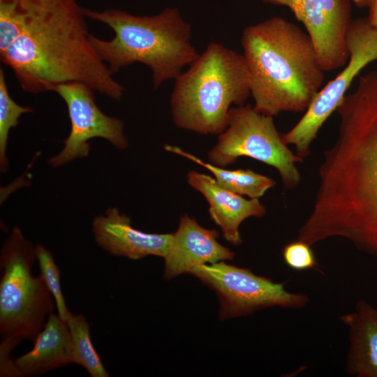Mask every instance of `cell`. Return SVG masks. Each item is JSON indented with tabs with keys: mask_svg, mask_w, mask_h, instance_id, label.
<instances>
[{
	"mask_svg": "<svg viewBox=\"0 0 377 377\" xmlns=\"http://www.w3.org/2000/svg\"><path fill=\"white\" fill-rule=\"evenodd\" d=\"M85 18L76 0H0L1 61L24 91L77 82L120 100L125 88L96 52Z\"/></svg>",
	"mask_w": 377,
	"mask_h": 377,
	"instance_id": "6da1fadb",
	"label": "cell"
},
{
	"mask_svg": "<svg viewBox=\"0 0 377 377\" xmlns=\"http://www.w3.org/2000/svg\"><path fill=\"white\" fill-rule=\"evenodd\" d=\"M336 111L338 136L324 151L309 219L323 239L345 238L377 258V71L361 76Z\"/></svg>",
	"mask_w": 377,
	"mask_h": 377,
	"instance_id": "7a4b0ae2",
	"label": "cell"
},
{
	"mask_svg": "<svg viewBox=\"0 0 377 377\" xmlns=\"http://www.w3.org/2000/svg\"><path fill=\"white\" fill-rule=\"evenodd\" d=\"M241 44L254 109L270 117L306 111L325 80L309 34L283 17H272L246 27Z\"/></svg>",
	"mask_w": 377,
	"mask_h": 377,
	"instance_id": "3957f363",
	"label": "cell"
},
{
	"mask_svg": "<svg viewBox=\"0 0 377 377\" xmlns=\"http://www.w3.org/2000/svg\"><path fill=\"white\" fill-rule=\"evenodd\" d=\"M83 12L86 17L105 24L114 33L110 40L90 34L96 52L112 75L123 67L141 63L150 68L156 89L163 82L175 80L200 54L191 42V26L177 8H167L152 16L119 9L83 8Z\"/></svg>",
	"mask_w": 377,
	"mask_h": 377,
	"instance_id": "277c9868",
	"label": "cell"
},
{
	"mask_svg": "<svg viewBox=\"0 0 377 377\" xmlns=\"http://www.w3.org/2000/svg\"><path fill=\"white\" fill-rule=\"evenodd\" d=\"M171 114L179 128L201 134H221L228 125L232 104L244 105L251 80L240 54L211 42L175 80Z\"/></svg>",
	"mask_w": 377,
	"mask_h": 377,
	"instance_id": "5b68a950",
	"label": "cell"
},
{
	"mask_svg": "<svg viewBox=\"0 0 377 377\" xmlns=\"http://www.w3.org/2000/svg\"><path fill=\"white\" fill-rule=\"evenodd\" d=\"M35 246L14 227L0 252V335L16 344L34 341L53 313L54 301L42 276H34Z\"/></svg>",
	"mask_w": 377,
	"mask_h": 377,
	"instance_id": "8992f818",
	"label": "cell"
},
{
	"mask_svg": "<svg viewBox=\"0 0 377 377\" xmlns=\"http://www.w3.org/2000/svg\"><path fill=\"white\" fill-rule=\"evenodd\" d=\"M240 156H248L274 167L286 188L294 189L301 177L294 154L278 132L273 117L257 112L250 105L231 108L228 125L207 153L210 163L225 167Z\"/></svg>",
	"mask_w": 377,
	"mask_h": 377,
	"instance_id": "52a82bcc",
	"label": "cell"
},
{
	"mask_svg": "<svg viewBox=\"0 0 377 377\" xmlns=\"http://www.w3.org/2000/svg\"><path fill=\"white\" fill-rule=\"evenodd\" d=\"M188 274L216 292L222 320L245 316L269 307L298 309L309 302L306 295L289 292L284 283L223 261L197 265Z\"/></svg>",
	"mask_w": 377,
	"mask_h": 377,
	"instance_id": "ba28073f",
	"label": "cell"
},
{
	"mask_svg": "<svg viewBox=\"0 0 377 377\" xmlns=\"http://www.w3.org/2000/svg\"><path fill=\"white\" fill-rule=\"evenodd\" d=\"M347 45L350 55L344 69L320 90L300 120L282 135L284 142L294 145L302 158L309 156L320 128L337 110L355 77L377 59V28L368 17L352 19Z\"/></svg>",
	"mask_w": 377,
	"mask_h": 377,
	"instance_id": "9c48e42d",
	"label": "cell"
},
{
	"mask_svg": "<svg viewBox=\"0 0 377 377\" xmlns=\"http://www.w3.org/2000/svg\"><path fill=\"white\" fill-rule=\"evenodd\" d=\"M52 91L65 101L71 128L63 149L50 158L51 165L58 167L87 156L90 150L89 140L94 138L105 139L119 149L128 147L123 121L104 114L98 108L92 88L82 82H71L60 84Z\"/></svg>",
	"mask_w": 377,
	"mask_h": 377,
	"instance_id": "30bf717a",
	"label": "cell"
},
{
	"mask_svg": "<svg viewBox=\"0 0 377 377\" xmlns=\"http://www.w3.org/2000/svg\"><path fill=\"white\" fill-rule=\"evenodd\" d=\"M286 6L306 28L323 71L346 66L347 34L352 21L350 0H259Z\"/></svg>",
	"mask_w": 377,
	"mask_h": 377,
	"instance_id": "8fae6325",
	"label": "cell"
},
{
	"mask_svg": "<svg viewBox=\"0 0 377 377\" xmlns=\"http://www.w3.org/2000/svg\"><path fill=\"white\" fill-rule=\"evenodd\" d=\"M172 234L170 248L164 258L166 279L188 274L197 265L234 258V253L217 241L216 230L202 227L187 214L180 217L179 227Z\"/></svg>",
	"mask_w": 377,
	"mask_h": 377,
	"instance_id": "7c38bea8",
	"label": "cell"
},
{
	"mask_svg": "<svg viewBox=\"0 0 377 377\" xmlns=\"http://www.w3.org/2000/svg\"><path fill=\"white\" fill-rule=\"evenodd\" d=\"M92 231L97 244L108 253L138 260L147 256L165 258L173 234L147 233L135 229L128 216L116 208H110L104 216H96Z\"/></svg>",
	"mask_w": 377,
	"mask_h": 377,
	"instance_id": "4fadbf2b",
	"label": "cell"
},
{
	"mask_svg": "<svg viewBox=\"0 0 377 377\" xmlns=\"http://www.w3.org/2000/svg\"><path fill=\"white\" fill-rule=\"evenodd\" d=\"M187 181L206 198L211 219L221 228L225 239L235 246L242 243V221L249 217H263L266 213L258 198L246 199L228 191L209 175L192 170L187 174Z\"/></svg>",
	"mask_w": 377,
	"mask_h": 377,
	"instance_id": "5bb4252c",
	"label": "cell"
},
{
	"mask_svg": "<svg viewBox=\"0 0 377 377\" xmlns=\"http://www.w3.org/2000/svg\"><path fill=\"white\" fill-rule=\"evenodd\" d=\"M339 319L348 332L346 372L357 377H377V307L360 300L352 312Z\"/></svg>",
	"mask_w": 377,
	"mask_h": 377,
	"instance_id": "9a60e30c",
	"label": "cell"
},
{
	"mask_svg": "<svg viewBox=\"0 0 377 377\" xmlns=\"http://www.w3.org/2000/svg\"><path fill=\"white\" fill-rule=\"evenodd\" d=\"M17 376H38L73 363L68 325L58 315L50 313L33 348L13 359Z\"/></svg>",
	"mask_w": 377,
	"mask_h": 377,
	"instance_id": "2e32d148",
	"label": "cell"
},
{
	"mask_svg": "<svg viewBox=\"0 0 377 377\" xmlns=\"http://www.w3.org/2000/svg\"><path fill=\"white\" fill-rule=\"evenodd\" d=\"M164 148L166 151L184 156L207 168L214 175L216 183L221 187L240 195L258 198L276 184L272 179L251 170H226L205 163L178 147L165 145Z\"/></svg>",
	"mask_w": 377,
	"mask_h": 377,
	"instance_id": "e0dca14e",
	"label": "cell"
},
{
	"mask_svg": "<svg viewBox=\"0 0 377 377\" xmlns=\"http://www.w3.org/2000/svg\"><path fill=\"white\" fill-rule=\"evenodd\" d=\"M66 323L71 336L73 363L82 366L91 377H109L92 344L89 325L85 317L70 312Z\"/></svg>",
	"mask_w": 377,
	"mask_h": 377,
	"instance_id": "ac0fdd59",
	"label": "cell"
},
{
	"mask_svg": "<svg viewBox=\"0 0 377 377\" xmlns=\"http://www.w3.org/2000/svg\"><path fill=\"white\" fill-rule=\"evenodd\" d=\"M33 112L30 107H23L10 97L6 83L3 69H0V168L1 172L8 169L6 147L10 128L19 123V118L24 113Z\"/></svg>",
	"mask_w": 377,
	"mask_h": 377,
	"instance_id": "d6986e66",
	"label": "cell"
},
{
	"mask_svg": "<svg viewBox=\"0 0 377 377\" xmlns=\"http://www.w3.org/2000/svg\"><path fill=\"white\" fill-rule=\"evenodd\" d=\"M35 253L40 270V276L54 298L57 314L66 322L71 311L67 309L61 291L59 269L52 253L44 246L37 244L35 246Z\"/></svg>",
	"mask_w": 377,
	"mask_h": 377,
	"instance_id": "ffe728a7",
	"label": "cell"
},
{
	"mask_svg": "<svg viewBox=\"0 0 377 377\" xmlns=\"http://www.w3.org/2000/svg\"><path fill=\"white\" fill-rule=\"evenodd\" d=\"M282 256L285 263L294 270H306L317 265L311 246L302 240L297 239L286 244Z\"/></svg>",
	"mask_w": 377,
	"mask_h": 377,
	"instance_id": "44dd1931",
	"label": "cell"
},
{
	"mask_svg": "<svg viewBox=\"0 0 377 377\" xmlns=\"http://www.w3.org/2000/svg\"><path fill=\"white\" fill-rule=\"evenodd\" d=\"M369 8L370 10L368 19L370 23L377 28V0H372Z\"/></svg>",
	"mask_w": 377,
	"mask_h": 377,
	"instance_id": "7402d4cb",
	"label": "cell"
},
{
	"mask_svg": "<svg viewBox=\"0 0 377 377\" xmlns=\"http://www.w3.org/2000/svg\"><path fill=\"white\" fill-rule=\"evenodd\" d=\"M353 3H354L358 8H367L369 7L372 0H350Z\"/></svg>",
	"mask_w": 377,
	"mask_h": 377,
	"instance_id": "603a6c76",
	"label": "cell"
}]
</instances>
